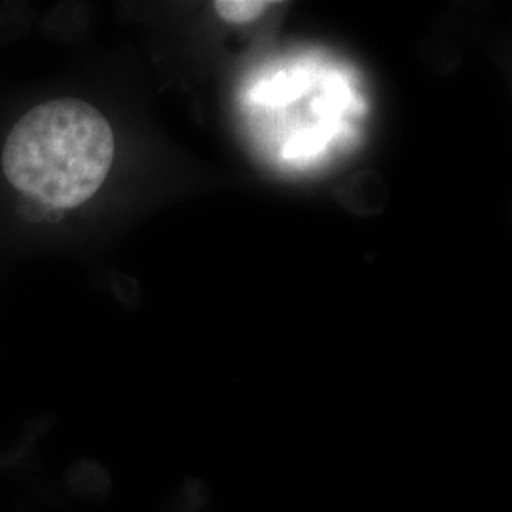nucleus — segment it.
Segmentation results:
<instances>
[{"instance_id": "1", "label": "nucleus", "mask_w": 512, "mask_h": 512, "mask_svg": "<svg viewBox=\"0 0 512 512\" xmlns=\"http://www.w3.org/2000/svg\"><path fill=\"white\" fill-rule=\"evenodd\" d=\"M124 162L114 112L78 74L0 88V275L76 249Z\"/></svg>"}, {"instance_id": "2", "label": "nucleus", "mask_w": 512, "mask_h": 512, "mask_svg": "<svg viewBox=\"0 0 512 512\" xmlns=\"http://www.w3.org/2000/svg\"><path fill=\"white\" fill-rule=\"evenodd\" d=\"M82 21H84V10L78 4H69V2H61L55 6L48 8H40L38 14L37 25L35 31L44 40H52V42H71L76 38L82 29Z\"/></svg>"}, {"instance_id": "3", "label": "nucleus", "mask_w": 512, "mask_h": 512, "mask_svg": "<svg viewBox=\"0 0 512 512\" xmlns=\"http://www.w3.org/2000/svg\"><path fill=\"white\" fill-rule=\"evenodd\" d=\"M46 429V420L29 423L23 437L12 446H0V473L2 471H16L29 467L31 459L37 452V440Z\"/></svg>"}, {"instance_id": "4", "label": "nucleus", "mask_w": 512, "mask_h": 512, "mask_svg": "<svg viewBox=\"0 0 512 512\" xmlns=\"http://www.w3.org/2000/svg\"><path fill=\"white\" fill-rule=\"evenodd\" d=\"M272 6L274 2L268 0H219L215 2V12L228 23L243 25L262 18Z\"/></svg>"}]
</instances>
